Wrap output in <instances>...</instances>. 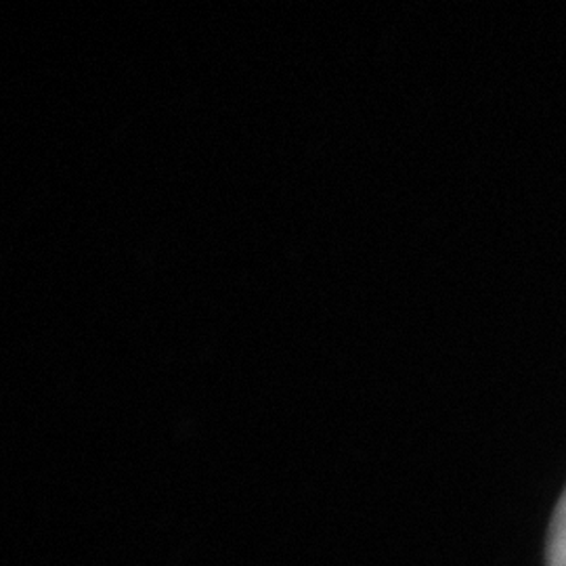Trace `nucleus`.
<instances>
[{
    "label": "nucleus",
    "mask_w": 566,
    "mask_h": 566,
    "mask_svg": "<svg viewBox=\"0 0 566 566\" xmlns=\"http://www.w3.org/2000/svg\"><path fill=\"white\" fill-rule=\"evenodd\" d=\"M547 566H566V491L554 512L547 537Z\"/></svg>",
    "instance_id": "f257e3e1"
}]
</instances>
